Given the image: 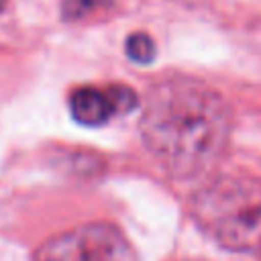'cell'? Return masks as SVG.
<instances>
[{
	"instance_id": "obj_3",
	"label": "cell",
	"mask_w": 261,
	"mask_h": 261,
	"mask_svg": "<svg viewBox=\"0 0 261 261\" xmlns=\"http://www.w3.org/2000/svg\"><path fill=\"white\" fill-rule=\"evenodd\" d=\"M33 261H137V253L114 224L92 222L47 239Z\"/></svg>"
},
{
	"instance_id": "obj_6",
	"label": "cell",
	"mask_w": 261,
	"mask_h": 261,
	"mask_svg": "<svg viewBox=\"0 0 261 261\" xmlns=\"http://www.w3.org/2000/svg\"><path fill=\"white\" fill-rule=\"evenodd\" d=\"M110 4V0H63L61 4V16L63 20H80L88 14L104 8Z\"/></svg>"
},
{
	"instance_id": "obj_5",
	"label": "cell",
	"mask_w": 261,
	"mask_h": 261,
	"mask_svg": "<svg viewBox=\"0 0 261 261\" xmlns=\"http://www.w3.org/2000/svg\"><path fill=\"white\" fill-rule=\"evenodd\" d=\"M124 51H126V57L135 63H141V65H147L155 59L157 55V47L153 43V39L147 35V33H133L126 37V43H124Z\"/></svg>"
},
{
	"instance_id": "obj_8",
	"label": "cell",
	"mask_w": 261,
	"mask_h": 261,
	"mask_svg": "<svg viewBox=\"0 0 261 261\" xmlns=\"http://www.w3.org/2000/svg\"><path fill=\"white\" fill-rule=\"evenodd\" d=\"M4 6H6V0H0V12L4 10Z\"/></svg>"
},
{
	"instance_id": "obj_1",
	"label": "cell",
	"mask_w": 261,
	"mask_h": 261,
	"mask_svg": "<svg viewBox=\"0 0 261 261\" xmlns=\"http://www.w3.org/2000/svg\"><path fill=\"white\" fill-rule=\"evenodd\" d=\"M230 128L224 98L202 82L184 77L155 84L139 120L145 149L175 179L212 171L226 151Z\"/></svg>"
},
{
	"instance_id": "obj_4",
	"label": "cell",
	"mask_w": 261,
	"mask_h": 261,
	"mask_svg": "<svg viewBox=\"0 0 261 261\" xmlns=\"http://www.w3.org/2000/svg\"><path fill=\"white\" fill-rule=\"evenodd\" d=\"M69 110L71 116L84 126H102L114 116V108L108 92L92 86H84L71 92Z\"/></svg>"
},
{
	"instance_id": "obj_7",
	"label": "cell",
	"mask_w": 261,
	"mask_h": 261,
	"mask_svg": "<svg viewBox=\"0 0 261 261\" xmlns=\"http://www.w3.org/2000/svg\"><path fill=\"white\" fill-rule=\"evenodd\" d=\"M110 100H112V108H114V114H126L130 110L137 108L139 104V96L135 94L133 88L128 86H122V84H114L110 88H106Z\"/></svg>"
},
{
	"instance_id": "obj_2",
	"label": "cell",
	"mask_w": 261,
	"mask_h": 261,
	"mask_svg": "<svg viewBox=\"0 0 261 261\" xmlns=\"http://www.w3.org/2000/svg\"><path fill=\"white\" fill-rule=\"evenodd\" d=\"M192 216L222 249L261 255V177L210 179L194 194Z\"/></svg>"
}]
</instances>
